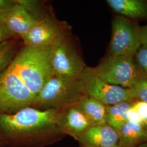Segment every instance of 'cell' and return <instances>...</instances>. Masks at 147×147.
I'll list each match as a JSON object with an SVG mask.
<instances>
[{
	"instance_id": "2e32d148",
	"label": "cell",
	"mask_w": 147,
	"mask_h": 147,
	"mask_svg": "<svg viewBox=\"0 0 147 147\" xmlns=\"http://www.w3.org/2000/svg\"><path fill=\"white\" fill-rule=\"evenodd\" d=\"M135 100L122 101L115 105L107 106L106 123L117 131L128 121V113Z\"/></svg>"
},
{
	"instance_id": "30bf717a",
	"label": "cell",
	"mask_w": 147,
	"mask_h": 147,
	"mask_svg": "<svg viewBox=\"0 0 147 147\" xmlns=\"http://www.w3.org/2000/svg\"><path fill=\"white\" fill-rule=\"evenodd\" d=\"M61 37L58 28L54 24L47 20H38L22 39L26 46L44 47L52 45Z\"/></svg>"
},
{
	"instance_id": "ba28073f",
	"label": "cell",
	"mask_w": 147,
	"mask_h": 147,
	"mask_svg": "<svg viewBox=\"0 0 147 147\" xmlns=\"http://www.w3.org/2000/svg\"><path fill=\"white\" fill-rule=\"evenodd\" d=\"M51 65L53 75L71 79H80L86 68L82 59L62 37L55 44Z\"/></svg>"
},
{
	"instance_id": "52a82bcc",
	"label": "cell",
	"mask_w": 147,
	"mask_h": 147,
	"mask_svg": "<svg viewBox=\"0 0 147 147\" xmlns=\"http://www.w3.org/2000/svg\"><path fill=\"white\" fill-rule=\"evenodd\" d=\"M85 95L107 106L135 100L130 89L109 84L100 79L92 68L86 67L80 78Z\"/></svg>"
},
{
	"instance_id": "5b68a950",
	"label": "cell",
	"mask_w": 147,
	"mask_h": 147,
	"mask_svg": "<svg viewBox=\"0 0 147 147\" xmlns=\"http://www.w3.org/2000/svg\"><path fill=\"white\" fill-rule=\"evenodd\" d=\"M94 69L106 82L128 89L142 76L134 56L109 55Z\"/></svg>"
},
{
	"instance_id": "7402d4cb",
	"label": "cell",
	"mask_w": 147,
	"mask_h": 147,
	"mask_svg": "<svg viewBox=\"0 0 147 147\" xmlns=\"http://www.w3.org/2000/svg\"><path fill=\"white\" fill-rule=\"evenodd\" d=\"M13 35V34L9 30L5 23L0 24V42L5 41L7 38Z\"/></svg>"
},
{
	"instance_id": "5bb4252c",
	"label": "cell",
	"mask_w": 147,
	"mask_h": 147,
	"mask_svg": "<svg viewBox=\"0 0 147 147\" xmlns=\"http://www.w3.org/2000/svg\"><path fill=\"white\" fill-rule=\"evenodd\" d=\"M111 8L127 18H147V2L142 0H107Z\"/></svg>"
},
{
	"instance_id": "484cf974",
	"label": "cell",
	"mask_w": 147,
	"mask_h": 147,
	"mask_svg": "<svg viewBox=\"0 0 147 147\" xmlns=\"http://www.w3.org/2000/svg\"><path fill=\"white\" fill-rule=\"evenodd\" d=\"M136 147H147V142H144V143H142L141 144L137 146Z\"/></svg>"
},
{
	"instance_id": "d4e9b609",
	"label": "cell",
	"mask_w": 147,
	"mask_h": 147,
	"mask_svg": "<svg viewBox=\"0 0 147 147\" xmlns=\"http://www.w3.org/2000/svg\"><path fill=\"white\" fill-rule=\"evenodd\" d=\"M7 14H8V13L0 10V24L5 22V17L7 15Z\"/></svg>"
},
{
	"instance_id": "603a6c76",
	"label": "cell",
	"mask_w": 147,
	"mask_h": 147,
	"mask_svg": "<svg viewBox=\"0 0 147 147\" xmlns=\"http://www.w3.org/2000/svg\"><path fill=\"white\" fill-rule=\"evenodd\" d=\"M15 5L13 2L9 1L0 0V10L9 13L13 6Z\"/></svg>"
},
{
	"instance_id": "ac0fdd59",
	"label": "cell",
	"mask_w": 147,
	"mask_h": 147,
	"mask_svg": "<svg viewBox=\"0 0 147 147\" xmlns=\"http://www.w3.org/2000/svg\"><path fill=\"white\" fill-rule=\"evenodd\" d=\"M13 46L11 42L5 40L0 42V71L5 70L11 61Z\"/></svg>"
},
{
	"instance_id": "8992f818",
	"label": "cell",
	"mask_w": 147,
	"mask_h": 147,
	"mask_svg": "<svg viewBox=\"0 0 147 147\" xmlns=\"http://www.w3.org/2000/svg\"><path fill=\"white\" fill-rule=\"evenodd\" d=\"M141 45V28L127 18L116 16L112 25L109 55L134 56Z\"/></svg>"
},
{
	"instance_id": "3957f363",
	"label": "cell",
	"mask_w": 147,
	"mask_h": 147,
	"mask_svg": "<svg viewBox=\"0 0 147 147\" xmlns=\"http://www.w3.org/2000/svg\"><path fill=\"white\" fill-rule=\"evenodd\" d=\"M58 116L55 109L27 107L13 114L0 115V128L10 135L35 131L57 124Z\"/></svg>"
},
{
	"instance_id": "ffe728a7",
	"label": "cell",
	"mask_w": 147,
	"mask_h": 147,
	"mask_svg": "<svg viewBox=\"0 0 147 147\" xmlns=\"http://www.w3.org/2000/svg\"><path fill=\"white\" fill-rule=\"evenodd\" d=\"M132 108L137 112L142 119L143 126L147 130V103L139 100H135Z\"/></svg>"
},
{
	"instance_id": "4fadbf2b",
	"label": "cell",
	"mask_w": 147,
	"mask_h": 147,
	"mask_svg": "<svg viewBox=\"0 0 147 147\" xmlns=\"http://www.w3.org/2000/svg\"><path fill=\"white\" fill-rule=\"evenodd\" d=\"M118 147H136L147 142V130L141 125L127 121L118 132Z\"/></svg>"
},
{
	"instance_id": "cb8c5ba5",
	"label": "cell",
	"mask_w": 147,
	"mask_h": 147,
	"mask_svg": "<svg viewBox=\"0 0 147 147\" xmlns=\"http://www.w3.org/2000/svg\"><path fill=\"white\" fill-rule=\"evenodd\" d=\"M141 42L142 45L147 46V24L141 27Z\"/></svg>"
},
{
	"instance_id": "6da1fadb",
	"label": "cell",
	"mask_w": 147,
	"mask_h": 147,
	"mask_svg": "<svg viewBox=\"0 0 147 147\" xmlns=\"http://www.w3.org/2000/svg\"><path fill=\"white\" fill-rule=\"evenodd\" d=\"M55 44L44 47L26 46L9 65L35 98L53 76L51 58Z\"/></svg>"
},
{
	"instance_id": "44dd1931",
	"label": "cell",
	"mask_w": 147,
	"mask_h": 147,
	"mask_svg": "<svg viewBox=\"0 0 147 147\" xmlns=\"http://www.w3.org/2000/svg\"><path fill=\"white\" fill-rule=\"evenodd\" d=\"M128 121L139 124L143 126V123L140 116L138 115L136 111L132 109V107L128 113Z\"/></svg>"
},
{
	"instance_id": "e0dca14e",
	"label": "cell",
	"mask_w": 147,
	"mask_h": 147,
	"mask_svg": "<svg viewBox=\"0 0 147 147\" xmlns=\"http://www.w3.org/2000/svg\"><path fill=\"white\" fill-rule=\"evenodd\" d=\"M130 90L134 99L147 103V77L142 76Z\"/></svg>"
},
{
	"instance_id": "7c38bea8",
	"label": "cell",
	"mask_w": 147,
	"mask_h": 147,
	"mask_svg": "<svg viewBox=\"0 0 147 147\" xmlns=\"http://www.w3.org/2000/svg\"><path fill=\"white\" fill-rule=\"evenodd\" d=\"M57 123L63 131L77 140L90 126L91 123L84 113L74 104L63 116H58Z\"/></svg>"
},
{
	"instance_id": "9a60e30c",
	"label": "cell",
	"mask_w": 147,
	"mask_h": 147,
	"mask_svg": "<svg viewBox=\"0 0 147 147\" xmlns=\"http://www.w3.org/2000/svg\"><path fill=\"white\" fill-rule=\"evenodd\" d=\"M75 105L87 117L92 125L106 124L107 105L86 95L80 99Z\"/></svg>"
},
{
	"instance_id": "277c9868",
	"label": "cell",
	"mask_w": 147,
	"mask_h": 147,
	"mask_svg": "<svg viewBox=\"0 0 147 147\" xmlns=\"http://www.w3.org/2000/svg\"><path fill=\"white\" fill-rule=\"evenodd\" d=\"M35 96L9 66L0 73V115L33 106Z\"/></svg>"
},
{
	"instance_id": "7a4b0ae2",
	"label": "cell",
	"mask_w": 147,
	"mask_h": 147,
	"mask_svg": "<svg viewBox=\"0 0 147 147\" xmlns=\"http://www.w3.org/2000/svg\"><path fill=\"white\" fill-rule=\"evenodd\" d=\"M85 95L80 79L53 75L38 94L33 105L57 107L74 105Z\"/></svg>"
},
{
	"instance_id": "9c48e42d",
	"label": "cell",
	"mask_w": 147,
	"mask_h": 147,
	"mask_svg": "<svg viewBox=\"0 0 147 147\" xmlns=\"http://www.w3.org/2000/svg\"><path fill=\"white\" fill-rule=\"evenodd\" d=\"M118 132L107 124L90 126L78 140L82 147H118Z\"/></svg>"
},
{
	"instance_id": "d6986e66",
	"label": "cell",
	"mask_w": 147,
	"mask_h": 147,
	"mask_svg": "<svg viewBox=\"0 0 147 147\" xmlns=\"http://www.w3.org/2000/svg\"><path fill=\"white\" fill-rule=\"evenodd\" d=\"M137 65L141 73L147 77V46L141 45L135 54Z\"/></svg>"
},
{
	"instance_id": "8fae6325",
	"label": "cell",
	"mask_w": 147,
	"mask_h": 147,
	"mask_svg": "<svg viewBox=\"0 0 147 147\" xmlns=\"http://www.w3.org/2000/svg\"><path fill=\"white\" fill-rule=\"evenodd\" d=\"M37 20L29 13L24 5L18 3L7 14L4 23L13 34H18L22 38Z\"/></svg>"
}]
</instances>
